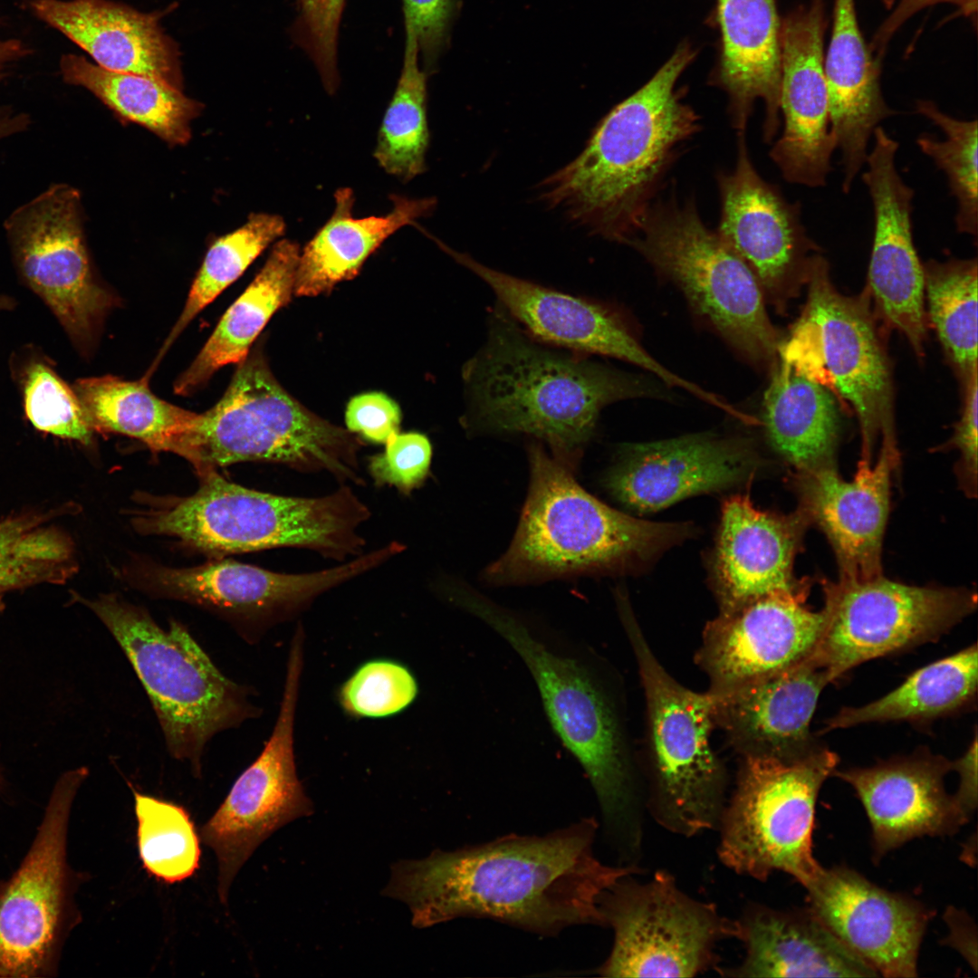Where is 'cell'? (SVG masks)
Instances as JSON below:
<instances>
[{
    "mask_svg": "<svg viewBox=\"0 0 978 978\" xmlns=\"http://www.w3.org/2000/svg\"><path fill=\"white\" fill-rule=\"evenodd\" d=\"M918 114L928 119L944 134L938 139L920 135L916 144L945 174L951 194L955 197L957 232L973 235L978 232L977 120H963L942 111L931 101H918Z\"/></svg>",
    "mask_w": 978,
    "mask_h": 978,
    "instance_id": "cell-46",
    "label": "cell"
},
{
    "mask_svg": "<svg viewBox=\"0 0 978 978\" xmlns=\"http://www.w3.org/2000/svg\"><path fill=\"white\" fill-rule=\"evenodd\" d=\"M89 770L62 774L23 862L0 881V978L54 976L67 935L81 920V876L67 860L70 814Z\"/></svg>",
    "mask_w": 978,
    "mask_h": 978,
    "instance_id": "cell-14",
    "label": "cell"
},
{
    "mask_svg": "<svg viewBox=\"0 0 978 978\" xmlns=\"http://www.w3.org/2000/svg\"><path fill=\"white\" fill-rule=\"evenodd\" d=\"M498 312L484 346L463 369L468 408L461 421L470 432L534 436L573 469L605 406L658 397L643 379L544 348Z\"/></svg>",
    "mask_w": 978,
    "mask_h": 978,
    "instance_id": "cell-3",
    "label": "cell"
},
{
    "mask_svg": "<svg viewBox=\"0 0 978 978\" xmlns=\"http://www.w3.org/2000/svg\"><path fill=\"white\" fill-rule=\"evenodd\" d=\"M618 880L601 896L611 951L596 969L603 977H694L719 965L717 944L735 938L734 919L690 896L665 869L646 881Z\"/></svg>",
    "mask_w": 978,
    "mask_h": 978,
    "instance_id": "cell-13",
    "label": "cell"
},
{
    "mask_svg": "<svg viewBox=\"0 0 978 978\" xmlns=\"http://www.w3.org/2000/svg\"><path fill=\"white\" fill-rule=\"evenodd\" d=\"M806 284V303L788 339L780 343L779 357L854 410L861 460L871 462L877 438L895 429L889 365L869 292L866 288L858 296L840 293L820 253L811 260Z\"/></svg>",
    "mask_w": 978,
    "mask_h": 978,
    "instance_id": "cell-12",
    "label": "cell"
},
{
    "mask_svg": "<svg viewBox=\"0 0 978 978\" xmlns=\"http://www.w3.org/2000/svg\"><path fill=\"white\" fill-rule=\"evenodd\" d=\"M868 168L861 176L872 199L874 236L868 286L875 315L907 339L918 357L924 356L926 321L925 280L913 239L914 190L896 168L899 147L882 126L873 132Z\"/></svg>",
    "mask_w": 978,
    "mask_h": 978,
    "instance_id": "cell-21",
    "label": "cell"
},
{
    "mask_svg": "<svg viewBox=\"0 0 978 978\" xmlns=\"http://www.w3.org/2000/svg\"><path fill=\"white\" fill-rule=\"evenodd\" d=\"M60 68L65 82L87 89L120 117L168 144L190 139L191 122L202 104L181 90L151 77L105 69L76 54L63 55Z\"/></svg>",
    "mask_w": 978,
    "mask_h": 978,
    "instance_id": "cell-37",
    "label": "cell"
},
{
    "mask_svg": "<svg viewBox=\"0 0 978 978\" xmlns=\"http://www.w3.org/2000/svg\"><path fill=\"white\" fill-rule=\"evenodd\" d=\"M720 51L710 83L728 97L734 129H746L754 103L764 102L763 139L779 131L780 24L774 0H716Z\"/></svg>",
    "mask_w": 978,
    "mask_h": 978,
    "instance_id": "cell-32",
    "label": "cell"
},
{
    "mask_svg": "<svg viewBox=\"0 0 978 978\" xmlns=\"http://www.w3.org/2000/svg\"><path fill=\"white\" fill-rule=\"evenodd\" d=\"M456 605L498 633L532 676L551 724L585 771L622 851L641 849L644 794L623 695L580 660L555 651L518 617L470 588Z\"/></svg>",
    "mask_w": 978,
    "mask_h": 978,
    "instance_id": "cell-4",
    "label": "cell"
},
{
    "mask_svg": "<svg viewBox=\"0 0 978 978\" xmlns=\"http://www.w3.org/2000/svg\"><path fill=\"white\" fill-rule=\"evenodd\" d=\"M77 600L94 612L130 662L168 753L200 777L207 743L258 714L247 689L223 675L179 622L162 628L145 609L112 594Z\"/></svg>",
    "mask_w": 978,
    "mask_h": 978,
    "instance_id": "cell-9",
    "label": "cell"
},
{
    "mask_svg": "<svg viewBox=\"0 0 978 978\" xmlns=\"http://www.w3.org/2000/svg\"><path fill=\"white\" fill-rule=\"evenodd\" d=\"M383 453L369 460V473L377 486H392L404 494L420 487L427 478L432 446L424 434L399 432L385 443Z\"/></svg>",
    "mask_w": 978,
    "mask_h": 978,
    "instance_id": "cell-49",
    "label": "cell"
},
{
    "mask_svg": "<svg viewBox=\"0 0 978 978\" xmlns=\"http://www.w3.org/2000/svg\"><path fill=\"white\" fill-rule=\"evenodd\" d=\"M825 669L810 655L762 680L714 695L715 728L740 758L791 761L819 747L810 731L822 689Z\"/></svg>",
    "mask_w": 978,
    "mask_h": 978,
    "instance_id": "cell-28",
    "label": "cell"
},
{
    "mask_svg": "<svg viewBox=\"0 0 978 978\" xmlns=\"http://www.w3.org/2000/svg\"><path fill=\"white\" fill-rule=\"evenodd\" d=\"M803 604L804 595L768 596L710 620L695 656L708 678L707 691L730 693L808 657L821 637L826 611Z\"/></svg>",
    "mask_w": 978,
    "mask_h": 978,
    "instance_id": "cell-22",
    "label": "cell"
},
{
    "mask_svg": "<svg viewBox=\"0 0 978 978\" xmlns=\"http://www.w3.org/2000/svg\"><path fill=\"white\" fill-rule=\"evenodd\" d=\"M139 858L165 884L184 881L199 868V836L189 812L174 802L133 791Z\"/></svg>",
    "mask_w": 978,
    "mask_h": 978,
    "instance_id": "cell-44",
    "label": "cell"
},
{
    "mask_svg": "<svg viewBox=\"0 0 978 978\" xmlns=\"http://www.w3.org/2000/svg\"><path fill=\"white\" fill-rule=\"evenodd\" d=\"M27 53L28 50L18 40L10 39L0 41V80L4 76L7 64L23 57Z\"/></svg>",
    "mask_w": 978,
    "mask_h": 978,
    "instance_id": "cell-56",
    "label": "cell"
},
{
    "mask_svg": "<svg viewBox=\"0 0 978 978\" xmlns=\"http://www.w3.org/2000/svg\"><path fill=\"white\" fill-rule=\"evenodd\" d=\"M808 522L799 508L780 515L756 509L747 495L724 501L712 561L719 612L768 596L805 594L792 564Z\"/></svg>",
    "mask_w": 978,
    "mask_h": 978,
    "instance_id": "cell-29",
    "label": "cell"
},
{
    "mask_svg": "<svg viewBox=\"0 0 978 978\" xmlns=\"http://www.w3.org/2000/svg\"><path fill=\"white\" fill-rule=\"evenodd\" d=\"M334 199L331 216L300 254L295 295L326 293L338 283L355 277L388 236L428 216L436 206L434 197L413 199L392 195L393 206L387 215L354 218V194L350 188L338 189Z\"/></svg>",
    "mask_w": 978,
    "mask_h": 978,
    "instance_id": "cell-34",
    "label": "cell"
},
{
    "mask_svg": "<svg viewBox=\"0 0 978 978\" xmlns=\"http://www.w3.org/2000/svg\"><path fill=\"white\" fill-rule=\"evenodd\" d=\"M220 400L169 440L167 452L189 461L202 476L215 467L263 461L362 485L361 441L302 405L272 373L258 346L237 364Z\"/></svg>",
    "mask_w": 978,
    "mask_h": 978,
    "instance_id": "cell-6",
    "label": "cell"
},
{
    "mask_svg": "<svg viewBox=\"0 0 978 978\" xmlns=\"http://www.w3.org/2000/svg\"><path fill=\"white\" fill-rule=\"evenodd\" d=\"M838 756L826 748L791 761L740 758L717 830V856L738 875L784 872L806 887L822 867L812 852L816 801Z\"/></svg>",
    "mask_w": 978,
    "mask_h": 978,
    "instance_id": "cell-11",
    "label": "cell"
},
{
    "mask_svg": "<svg viewBox=\"0 0 978 978\" xmlns=\"http://www.w3.org/2000/svg\"><path fill=\"white\" fill-rule=\"evenodd\" d=\"M824 72L836 149L841 152L844 174L855 176L865 166L868 141L876 128L897 114L884 100L881 63L864 40L855 0H834Z\"/></svg>",
    "mask_w": 978,
    "mask_h": 978,
    "instance_id": "cell-33",
    "label": "cell"
},
{
    "mask_svg": "<svg viewBox=\"0 0 978 978\" xmlns=\"http://www.w3.org/2000/svg\"><path fill=\"white\" fill-rule=\"evenodd\" d=\"M975 644L914 672L884 696L856 707H845L826 722V729H842L873 722L921 721L958 710L977 691Z\"/></svg>",
    "mask_w": 978,
    "mask_h": 978,
    "instance_id": "cell-38",
    "label": "cell"
},
{
    "mask_svg": "<svg viewBox=\"0 0 978 978\" xmlns=\"http://www.w3.org/2000/svg\"><path fill=\"white\" fill-rule=\"evenodd\" d=\"M345 0H296V34L308 53L325 89L332 93L338 87L337 43Z\"/></svg>",
    "mask_w": 978,
    "mask_h": 978,
    "instance_id": "cell-48",
    "label": "cell"
},
{
    "mask_svg": "<svg viewBox=\"0 0 978 978\" xmlns=\"http://www.w3.org/2000/svg\"><path fill=\"white\" fill-rule=\"evenodd\" d=\"M52 513L0 522V595L39 584H62L76 571L72 539L52 523Z\"/></svg>",
    "mask_w": 978,
    "mask_h": 978,
    "instance_id": "cell-42",
    "label": "cell"
},
{
    "mask_svg": "<svg viewBox=\"0 0 978 978\" xmlns=\"http://www.w3.org/2000/svg\"><path fill=\"white\" fill-rule=\"evenodd\" d=\"M716 182L721 199L717 234L762 288L783 303L806 283L811 260L820 251L801 222L800 203L789 202L777 186L759 175L745 130L737 131L734 168L719 171Z\"/></svg>",
    "mask_w": 978,
    "mask_h": 978,
    "instance_id": "cell-19",
    "label": "cell"
},
{
    "mask_svg": "<svg viewBox=\"0 0 978 978\" xmlns=\"http://www.w3.org/2000/svg\"><path fill=\"white\" fill-rule=\"evenodd\" d=\"M417 695L408 668L388 659L368 661L342 684L339 698L343 710L356 718H382L400 713Z\"/></svg>",
    "mask_w": 978,
    "mask_h": 978,
    "instance_id": "cell-47",
    "label": "cell"
},
{
    "mask_svg": "<svg viewBox=\"0 0 978 978\" xmlns=\"http://www.w3.org/2000/svg\"><path fill=\"white\" fill-rule=\"evenodd\" d=\"M953 770L960 775V784L954 795L961 811L970 820L977 807V739L965 753L953 762Z\"/></svg>",
    "mask_w": 978,
    "mask_h": 978,
    "instance_id": "cell-55",
    "label": "cell"
},
{
    "mask_svg": "<svg viewBox=\"0 0 978 978\" xmlns=\"http://www.w3.org/2000/svg\"><path fill=\"white\" fill-rule=\"evenodd\" d=\"M40 19L62 32L105 69L139 74L181 90L179 52L146 14L110 0H31Z\"/></svg>",
    "mask_w": 978,
    "mask_h": 978,
    "instance_id": "cell-31",
    "label": "cell"
},
{
    "mask_svg": "<svg viewBox=\"0 0 978 978\" xmlns=\"http://www.w3.org/2000/svg\"><path fill=\"white\" fill-rule=\"evenodd\" d=\"M744 949L740 964L719 966L724 977H878L806 906L776 909L751 902L734 919Z\"/></svg>",
    "mask_w": 978,
    "mask_h": 978,
    "instance_id": "cell-30",
    "label": "cell"
},
{
    "mask_svg": "<svg viewBox=\"0 0 978 978\" xmlns=\"http://www.w3.org/2000/svg\"><path fill=\"white\" fill-rule=\"evenodd\" d=\"M891 13L878 27L868 45L873 57L882 62L884 53L896 32L913 15L925 7L940 3L955 5L963 15L973 18L977 15V0H883Z\"/></svg>",
    "mask_w": 978,
    "mask_h": 978,
    "instance_id": "cell-53",
    "label": "cell"
},
{
    "mask_svg": "<svg viewBox=\"0 0 978 978\" xmlns=\"http://www.w3.org/2000/svg\"><path fill=\"white\" fill-rule=\"evenodd\" d=\"M923 270L930 321L964 382L977 371V260H931Z\"/></svg>",
    "mask_w": 978,
    "mask_h": 978,
    "instance_id": "cell-41",
    "label": "cell"
},
{
    "mask_svg": "<svg viewBox=\"0 0 978 978\" xmlns=\"http://www.w3.org/2000/svg\"><path fill=\"white\" fill-rule=\"evenodd\" d=\"M22 282L53 313L78 352L88 358L118 298L94 276L87 251L81 195L53 184L5 222Z\"/></svg>",
    "mask_w": 978,
    "mask_h": 978,
    "instance_id": "cell-15",
    "label": "cell"
},
{
    "mask_svg": "<svg viewBox=\"0 0 978 978\" xmlns=\"http://www.w3.org/2000/svg\"><path fill=\"white\" fill-rule=\"evenodd\" d=\"M401 411L395 400L382 392H369L355 396L348 403L345 422L347 429L365 440L385 444L399 432Z\"/></svg>",
    "mask_w": 978,
    "mask_h": 978,
    "instance_id": "cell-51",
    "label": "cell"
},
{
    "mask_svg": "<svg viewBox=\"0 0 978 978\" xmlns=\"http://www.w3.org/2000/svg\"><path fill=\"white\" fill-rule=\"evenodd\" d=\"M807 907L879 976H917L931 917L918 901L883 889L847 867L822 868L805 887Z\"/></svg>",
    "mask_w": 978,
    "mask_h": 978,
    "instance_id": "cell-24",
    "label": "cell"
},
{
    "mask_svg": "<svg viewBox=\"0 0 978 978\" xmlns=\"http://www.w3.org/2000/svg\"><path fill=\"white\" fill-rule=\"evenodd\" d=\"M825 589L826 623L810 657L829 683L854 666L933 641L976 608L964 589L917 587L878 576Z\"/></svg>",
    "mask_w": 978,
    "mask_h": 978,
    "instance_id": "cell-16",
    "label": "cell"
},
{
    "mask_svg": "<svg viewBox=\"0 0 978 978\" xmlns=\"http://www.w3.org/2000/svg\"><path fill=\"white\" fill-rule=\"evenodd\" d=\"M953 762L916 754L868 768L836 771L860 800L871 826L875 861L923 836L956 833L969 820L944 788Z\"/></svg>",
    "mask_w": 978,
    "mask_h": 978,
    "instance_id": "cell-27",
    "label": "cell"
},
{
    "mask_svg": "<svg viewBox=\"0 0 978 978\" xmlns=\"http://www.w3.org/2000/svg\"><path fill=\"white\" fill-rule=\"evenodd\" d=\"M754 465L753 450L745 440L689 435L622 446L606 486L629 508L655 512L739 484Z\"/></svg>",
    "mask_w": 978,
    "mask_h": 978,
    "instance_id": "cell-26",
    "label": "cell"
},
{
    "mask_svg": "<svg viewBox=\"0 0 978 978\" xmlns=\"http://www.w3.org/2000/svg\"><path fill=\"white\" fill-rule=\"evenodd\" d=\"M458 0H402L404 17L414 25L419 54L432 67L446 47Z\"/></svg>",
    "mask_w": 978,
    "mask_h": 978,
    "instance_id": "cell-50",
    "label": "cell"
},
{
    "mask_svg": "<svg viewBox=\"0 0 978 978\" xmlns=\"http://www.w3.org/2000/svg\"><path fill=\"white\" fill-rule=\"evenodd\" d=\"M24 413L39 431L84 445L93 430L72 387L57 373L53 361L34 347H24L10 360Z\"/></svg>",
    "mask_w": 978,
    "mask_h": 978,
    "instance_id": "cell-45",
    "label": "cell"
},
{
    "mask_svg": "<svg viewBox=\"0 0 978 978\" xmlns=\"http://www.w3.org/2000/svg\"><path fill=\"white\" fill-rule=\"evenodd\" d=\"M530 482L513 539L484 571L494 585L610 572L647 561L686 538L688 524L618 512L585 491L542 443L528 447Z\"/></svg>",
    "mask_w": 978,
    "mask_h": 978,
    "instance_id": "cell-5",
    "label": "cell"
},
{
    "mask_svg": "<svg viewBox=\"0 0 978 978\" xmlns=\"http://www.w3.org/2000/svg\"><path fill=\"white\" fill-rule=\"evenodd\" d=\"M825 0H810L780 24V111L783 129L770 157L783 178L820 187L832 170L836 149L824 72Z\"/></svg>",
    "mask_w": 978,
    "mask_h": 978,
    "instance_id": "cell-20",
    "label": "cell"
},
{
    "mask_svg": "<svg viewBox=\"0 0 978 978\" xmlns=\"http://www.w3.org/2000/svg\"><path fill=\"white\" fill-rule=\"evenodd\" d=\"M284 231L285 222L282 216L253 213L242 226L214 242L193 281L181 315L162 345L148 375L157 368L191 321L240 277L259 254L275 239L281 237Z\"/></svg>",
    "mask_w": 978,
    "mask_h": 978,
    "instance_id": "cell-43",
    "label": "cell"
},
{
    "mask_svg": "<svg viewBox=\"0 0 978 978\" xmlns=\"http://www.w3.org/2000/svg\"><path fill=\"white\" fill-rule=\"evenodd\" d=\"M192 495L139 513L146 533L178 538L210 553L303 548L342 561L363 554L369 507L344 484L321 497L277 495L231 483L215 471Z\"/></svg>",
    "mask_w": 978,
    "mask_h": 978,
    "instance_id": "cell-8",
    "label": "cell"
},
{
    "mask_svg": "<svg viewBox=\"0 0 978 978\" xmlns=\"http://www.w3.org/2000/svg\"><path fill=\"white\" fill-rule=\"evenodd\" d=\"M674 282L694 310L752 361L772 367L779 334L749 266L702 220L694 198L653 201L626 244Z\"/></svg>",
    "mask_w": 978,
    "mask_h": 978,
    "instance_id": "cell-10",
    "label": "cell"
},
{
    "mask_svg": "<svg viewBox=\"0 0 978 978\" xmlns=\"http://www.w3.org/2000/svg\"><path fill=\"white\" fill-rule=\"evenodd\" d=\"M881 437L877 463L860 460L851 481L842 479L833 465L798 472L799 509L828 537L840 579L865 580L881 575L890 478L898 460L896 436Z\"/></svg>",
    "mask_w": 978,
    "mask_h": 978,
    "instance_id": "cell-25",
    "label": "cell"
},
{
    "mask_svg": "<svg viewBox=\"0 0 978 978\" xmlns=\"http://www.w3.org/2000/svg\"><path fill=\"white\" fill-rule=\"evenodd\" d=\"M404 24L402 69L379 128L374 157L388 174L408 182L426 170L429 132L427 72L419 65L414 25L405 17Z\"/></svg>",
    "mask_w": 978,
    "mask_h": 978,
    "instance_id": "cell-40",
    "label": "cell"
},
{
    "mask_svg": "<svg viewBox=\"0 0 978 978\" xmlns=\"http://www.w3.org/2000/svg\"><path fill=\"white\" fill-rule=\"evenodd\" d=\"M617 601L645 698L638 757L645 810L666 830L686 838L716 829L728 775L711 743L714 698L677 682L656 657L627 600L619 596Z\"/></svg>",
    "mask_w": 978,
    "mask_h": 978,
    "instance_id": "cell-7",
    "label": "cell"
},
{
    "mask_svg": "<svg viewBox=\"0 0 978 978\" xmlns=\"http://www.w3.org/2000/svg\"><path fill=\"white\" fill-rule=\"evenodd\" d=\"M944 919L949 933L944 943L957 950L966 962L977 969L976 928L970 916L963 910L948 906Z\"/></svg>",
    "mask_w": 978,
    "mask_h": 978,
    "instance_id": "cell-54",
    "label": "cell"
},
{
    "mask_svg": "<svg viewBox=\"0 0 978 978\" xmlns=\"http://www.w3.org/2000/svg\"><path fill=\"white\" fill-rule=\"evenodd\" d=\"M696 55L682 43L653 77L597 125L581 153L539 184L545 206L594 235L627 244L669 168L700 130L679 77Z\"/></svg>",
    "mask_w": 978,
    "mask_h": 978,
    "instance_id": "cell-2",
    "label": "cell"
},
{
    "mask_svg": "<svg viewBox=\"0 0 978 978\" xmlns=\"http://www.w3.org/2000/svg\"><path fill=\"white\" fill-rule=\"evenodd\" d=\"M444 250L481 278L501 308L538 341L583 355L619 359L701 400L708 398L707 390L673 373L647 352L609 307L492 269L446 245Z\"/></svg>",
    "mask_w": 978,
    "mask_h": 978,
    "instance_id": "cell-23",
    "label": "cell"
},
{
    "mask_svg": "<svg viewBox=\"0 0 978 978\" xmlns=\"http://www.w3.org/2000/svg\"><path fill=\"white\" fill-rule=\"evenodd\" d=\"M0 783H1V773H0Z\"/></svg>",
    "mask_w": 978,
    "mask_h": 978,
    "instance_id": "cell-60",
    "label": "cell"
},
{
    "mask_svg": "<svg viewBox=\"0 0 978 978\" xmlns=\"http://www.w3.org/2000/svg\"><path fill=\"white\" fill-rule=\"evenodd\" d=\"M762 419L770 444L798 472L833 465L839 425L835 399L781 358L763 396Z\"/></svg>",
    "mask_w": 978,
    "mask_h": 978,
    "instance_id": "cell-36",
    "label": "cell"
},
{
    "mask_svg": "<svg viewBox=\"0 0 978 978\" xmlns=\"http://www.w3.org/2000/svg\"><path fill=\"white\" fill-rule=\"evenodd\" d=\"M72 387L93 432L128 436L154 451H166L171 437L197 415L158 398L144 378H83Z\"/></svg>",
    "mask_w": 978,
    "mask_h": 978,
    "instance_id": "cell-39",
    "label": "cell"
},
{
    "mask_svg": "<svg viewBox=\"0 0 978 978\" xmlns=\"http://www.w3.org/2000/svg\"><path fill=\"white\" fill-rule=\"evenodd\" d=\"M386 561L378 549L340 566L287 574L234 561L183 569L153 567L147 586L162 596L201 606L230 619L247 641L291 618L321 594L371 570Z\"/></svg>",
    "mask_w": 978,
    "mask_h": 978,
    "instance_id": "cell-18",
    "label": "cell"
},
{
    "mask_svg": "<svg viewBox=\"0 0 978 978\" xmlns=\"http://www.w3.org/2000/svg\"><path fill=\"white\" fill-rule=\"evenodd\" d=\"M4 609H5V604H4V601H3V595H0V613L4 610Z\"/></svg>",
    "mask_w": 978,
    "mask_h": 978,
    "instance_id": "cell-58",
    "label": "cell"
},
{
    "mask_svg": "<svg viewBox=\"0 0 978 978\" xmlns=\"http://www.w3.org/2000/svg\"><path fill=\"white\" fill-rule=\"evenodd\" d=\"M3 138H4V130H3L2 126L0 125V140H2Z\"/></svg>",
    "mask_w": 978,
    "mask_h": 978,
    "instance_id": "cell-59",
    "label": "cell"
},
{
    "mask_svg": "<svg viewBox=\"0 0 978 978\" xmlns=\"http://www.w3.org/2000/svg\"><path fill=\"white\" fill-rule=\"evenodd\" d=\"M15 306V301L14 298L8 295L0 294V312L13 310Z\"/></svg>",
    "mask_w": 978,
    "mask_h": 978,
    "instance_id": "cell-57",
    "label": "cell"
},
{
    "mask_svg": "<svg viewBox=\"0 0 978 978\" xmlns=\"http://www.w3.org/2000/svg\"><path fill=\"white\" fill-rule=\"evenodd\" d=\"M599 824L585 818L544 836L511 834L393 864L383 895L404 902L412 925L485 917L542 935L575 925L605 926L603 894L638 864L611 866L594 852Z\"/></svg>",
    "mask_w": 978,
    "mask_h": 978,
    "instance_id": "cell-1",
    "label": "cell"
},
{
    "mask_svg": "<svg viewBox=\"0 0 978 978\" xmlns=\"http://www.w3.org/2000/svg\"><path fill=\"white\" fill-rule=\"evenodd\" d=\"M300 254L299 244L288 239L273 245L255 278L225 312L196 359L175 381L176 394H193L222 367L238 364L247 357L271 317L294 294Z\"/></svg>",
    "mask_w": 978,
    "mask_h": 978,
    "instance_id": "cell-35",
    "label": "cell"
},
{
    "mask_svg": "<svg viewBox=\"0 0 978 978\" xmlns=\"http://www.w3.org/2000/svg\"><path fill=\"white\" fill-rule=\"evenodd\" d=\"M963 383L964 406L951 444L960 451L962 475L968 492L973 493L977 477V371Z\"/></svg>",
    "mask_w": 978,
    "mask_h": 978,
    "instance_id": "cell-52",
    "label": "cell"
},
{
    "mask_svg": "<svg viewBox=\"0 0 978 978\" xmlns=\"http://www.w3.org/2000/svg\"><path fill=\"white\" fill-rule=\"evenodd\" d=\"M303 645L291 643L280 711L257 758L237 777L223 802L202 825L200 839L217 861V895L227 903L231 886L255 849L285 824L312 814L298 779L293 727Z\"/></svg>",
    "mask_w": 978,
    "mask_h": 978,
    "instance_id": "cell-17",
    "label": "cell"
}]
</instances>
